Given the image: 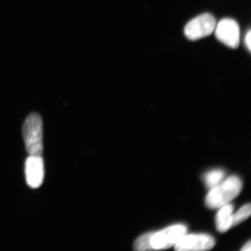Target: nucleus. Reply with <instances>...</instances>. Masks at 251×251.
I'll return each mask as SVG.
<instances>
[{"mask_svg":"<svg viewBox=\"0 0 251 251\" xmlns=\"http://www.w3.org/2000/svg\"><path fill=\"white\" fill-rule=\"evenodd\" d=\"M153 232H149L140 236L136 239L134 243V249L135 251H145L153 250L151 245V237Z\"/></svg>","mask_w":251,"mask_h":251,"instance_id":"obj_10","label":"nucleus"},{"mask_svg":"<svg viewBox=\"0 0 251 251\" xmlns=\"http://www.w3.org/2000/svg\"><path fill=\"white\" fill-rule=\"evenodd\" d=\"M187 232L184 225H175L157 232H153L151 237V245L153 250L169 249Z\"/></svg>","mask_w":251,"mask_h":251,"instance_id":"obj_4","label":"nucleus"},{"mask_svg":"<svg viewBox=\"0 0 251 251\" xmlns=\"http://www.w3.org/2000/svg\"><path fill=\"white\" fill-rule=\"evenodd\" d=\"M216 25V19L212 15L202 14L188 23L184 28V34L189 40H199L211 35Z\"/></svg>","mask_w":251,"mask_h":251,"instance_id":"obj_3","label":"nucleus"},{"mask_svg":"<svg viewBox=\"0 0 251 251\" xmlns=\"http://www.w3.org/2000/svg\"><path fill=\"white\" fill-rule=\"evenodd\" d=\"M242 188V180L232 175L224 180L219 186L210 189L206 197V205L210 209H218L226 205L237 197Z\"/></svg>","mask_w":251,"mask_h":251,"instance_id":"obj_1","label":"nucleus"},{"mask_svg":"<svg viewBox=\"0 0 251 251\" xmlns=\"http://www.w3.org/2000/svg\"><path fill=\"white\" fill-rule=\"evenodd\" d=\"M25 176L27 185L31 188L40 187L44 181V162L41 156H29L25 162Z\"/></svg>","mask_w":251,"mask_h":251,"instance_id":"obj_7","label":"nucleus"},{"mask_svg":"<svg viewBox=\"0 0 251 251\" xmlns=\"http://www.w3.org/2000/svg\"><path fill=\"white\" fill-rule=\"evenodd\" d=\"M232 211L233 206L228 204L220 207L216 216V225L220 232H226L232 227Z\"/></svg>","mask_w":251,"mask_h":251,"instance_id":"obj_8","label":"nucleus"},{"mask_svg":"<svg viewBox=\"0 0 251 251\" xmlns=\"http://www.w3.org/2000/svg\"><path fill=\"white\" fill-rule=\"evenodd\" d=\"M245 42L246 44H247V46L248 49H249V51L251 50V31L249 30L248 31L247 36H246L245 38Z\"/></svg>","mask_w":251,"mask_h":251,"instance_id":"obj_12","label":"nucleus"},{"mask_svg":"<svg viewBox=\"0 0 251 251\" xmlns=\"http://www.w3.org/2000/svg\"><path fill=\"white\" fill-rule=\"evenodd\" d=\"M215 241L210 235L205 234H185L176 243L175 249L178 251H208L214 248Z\"/></svg>","mask_w":251,"mask_h":251,"instance_id":"obj_6","label":"nucleus"},{"mask_svg":"<svg viewBox=\"0 0 251 251\" xmlns=\"http://www.w3.org/2000/svg\"><path fill=\"white\" fill-rule=\"evenodd\" d=\"M251 214V206L250 204H246L243 206L237 213L232 214V227L237 226V225L241 224L243 221L247 220Z\"/></svg>","mask_w":251,"mask_h":251,"instance_id":"obj_11","label":"nucleus"},{"mask_svg":"<svg viewBox=\"0 0 251 251\" xmlns=\"http://www.w3.org/2000/svg\"><path fill=\"white\" fill-rule=\"evenodd\" d=\"M251 241H249L247 244L244 245V247L242 248V251H251Z\"/></svg>","mask_w":251,"mask_h":251,"instance_id":"obj_13","label":"nucleus"},{"mask_svg":"<svg viewBox=\"0 0 251 251\" xmlns=\"http://www.w3.org/2000/svg\"><path fill=\"white\" fill-rule=\"evenodd\" d=\"M225 173L221 170H214L206 173L204 176V181L206 187L209 189L215 188L224 181Z\"/></svg>","mask_w":251,"mask_h":251,"instance_id":"obj_9","label":"nucleus"},{"mask_svg":"<svg viewBox=\"0 0 251 251\" xmlns=\"http://www.w3.org/2000/svg\"><path fill=\"white\" fill-rule=\"evenodd\" d=\"M23 138L29 156H42L43 124L37 113H31L23 125Z\"/></svg>","mask_w":251,"mask_h":251,"instance_id":"obj_2","label":"nucleus"},{"mask_svg":"<svg viewBox=\"0 0 251 251\" xmlns=\"http://www.w3.org/2000/svg\"><path fill=\"white\" fill-rule=\"evenodd\" d=\"M215 35L218 40L231 49H237L240 39V29L238 23L230 18H224L216 24Z\"/></svg>","mask_w":251,"mask_h":251,"instance_id":"obj_5","label":"nucleus"}]
</instances>
